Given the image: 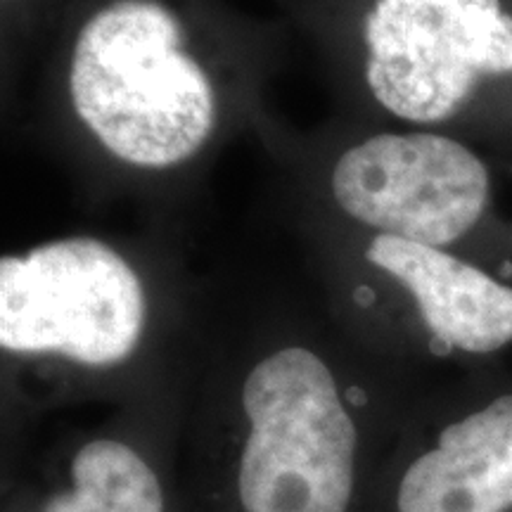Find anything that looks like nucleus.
<instances>
[{"mask_svg": "<svg viewBox=\"0 0 512 512\" xmlns=\"http://www.w3.org/2000/svg\"><path fill=\"white\" fill-rule=\"evenodd\" d=\"M76 117L119 162L171 169L216 128L209 74L183 48V27L155 0H117L88 19L69 62Z\"/></svg>", "mask_w": 512, "mask_h": 512, "instance_id": "nucleus-1", "label": "nucleus"}, {"mask_svg": "<svg viewBox=\"0 0 512 512\" xmlns=\"http://www.w3.org/2000/svg\"><path fill=\"white\" fill-rule=\"evenodd\" d=\"M242 408L245 512H347L356 427L323 358L302 347L266 356L247 375Z\"/></svg>", "mask_w": 512, "mask_h": 512, "instance_id": "nucleus-2", "label": "nucleus"}, {"mask_svg": "<svg viewBox=\"0 0 512 512\" xmlns=\"http://www.w3.org/2000/svg\"><path fill=\"white\" fill-rule=\"evenodd\" d=\"M140 275L98 238H62L0 259V347L117 366L145 330Z\"/></svg>", "mask_w": 512, "mask_h": 512, "instance_id": "nucleus-3", "label": "nucleus"}, {"mask_svg": "<svg viewBox=\"0 0 512 512\" xmlns=\"http://www.w3.org/2000/svg\"><path fill=\"white\" fill-rule=\"evenodd\" d=\"M363 38L370 95L413 124L446 121L486 76L512 74L501 0H375Z\"/></svg>", "mask_w": 512, "mask_h": 512, "instance_id": "nucleus-4", "label": "nucleus"}, {"mask_svg": "<svg viewBox=\"0 0 512 512\" xmlns=\"http://www.w3.org/2000/svg\"><path fill=\"white\" fill-rule=\"evenodd\" d=\"M330 190L351 221L377 235L441 247L463 238L489 202V171L439 133H377L344 150Z\"/></svg>", "mask_w": 512, "mask_h": 512, "instance_id": "nucleus-5", "label": "nucleus"}, {"mask_svg": "<svg viewBox=\"0 0 512 512\" xmlns=\"http://www.w3.org/2000/svg\"><path fill=\"white\" fill-rule=\"evenodd\" d=\"M368 261L413 294L444 349L491 354L512 342V287L441 247L375 235Z\"/></svg>", "mask_w": 512, "mask_h": 512, "instance_id": "nucleus-6", "label": "nucleus"}, {"mask_svg": "<svg viewBox=\"0 0 512 512\" xmlns=\"http://www.w3.org/2000/svg\"><path fill=\"white\" fill-rule=\"evenodd\" d=\"M512 510V394L448 425L401 479L399 512Z\"/></svg>", "mask_w": 512, "mask_h": 512, "instance_id": "nucleus-7", "label": "nucleus"}, {"mask_svg": "<svg viewBox=\"0 0 512 512\" xmlns=\"http://www.w3.org/2000/svg\"><path fill=\"white\" fill-rule=\"evenodd\" d=\"M74 486L43 512H164L162 489L150 465L119 441H91L72 463Z\"/></svg>", "mask_w": 512, "mask_h": 512, "instance_id": "nucleus-8", "label": "nucleus"}]
</instances>
